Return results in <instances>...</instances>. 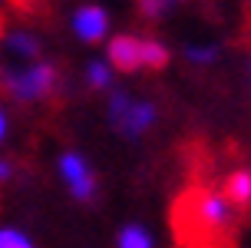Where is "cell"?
Here are the masks:
<instances>
[{"label": "cell", "mask_w": 251, "mask_h": 248, "mask_svg": "<svg viewBox=\"0 0 251 248\" xmlns=\"http://www.w3.org/2000/svg\"><path fill=\"white\" fill-rule=\"evenodd\" d=\"M139 56H142V70H165L169 60H172V50L165 47L162 40L155 37H142V47H139Z\"/></svg>", "instance_id": "cell-9"}, {"label": "cell", "mask_w": 251, "mask_h": 248, "mask_svg": "<svg viewBox=\"0 0 251 248\" xmlns=\"http://www.w3.org/2000/svg\"><path fill=\"white\" fill-rule=\"evenodd\" d=\"M231 215H235V209L228 205V198L222 192H208V189L195 192L192 219H195L199 228H205V232H225L231 225Z\"/></svg>", "instance_id": "cell-4"}, {"label": "cell", "mask_w": 251, "mask_h": 248, "mask_svg": "<svg viewBox=\"0 0 251 248\" xmlns=\"http://www.w3.org/2000/svg\"><path fill=\"white\" fill-rule=\"evenodd\" d=\"M56 172H60V182L66 186V192H70L76 202H89V198L96 195V189H100V175L93 169V162H89L83 152H76V149L60 152Z\"/></svg>", "instance_id": "cell-3"}, {"label": "cell", "mask_w": 251, "mask_h": 248, "mask_svg": "<svg viewBox=\"0 0 251 248\" xmlns=\"http://www.w3.org/2000/svg\"><path fill=\"white\" fill-rule=\"evenodd\" d=\"M70 27L83 43H100V40L109 37V10L100 7V3H83V7L73 10Z\"/></svg>", "instance_id": "cell-5"}, {"label": "cell", "mask_w": 251, "mask_h": 248, "mask_svg": "<svg viewBox=\"0 0 251 248\" xmlns=\"http://www.w3.org/2000/svg\"><path fill=\"white\" fill-rule=\"evenodd\" d=\"M0 248H37V242L17 225H0Z\"/></svg>", "instance_id": "cell-13"}, {"label": "cell", "mask_w": 251, "mask_h": 248, "mask_svg": "<svg viewBox=\"0 0 251 248\" xmlns=\"http://www.w3.org/2000/svg\"><path fill=\"white\" fill-rule=\"evenodd\" d=\"M139 47H142V37H136V33L109 37V43H106V63H109V70L113 73H139L142 70Z\"/></svg>", "instance_id": "cell-6"}, {"label": "cell", "mask_w": 251, "mask_h": 248, "mask_svg": "<svg viewBox=\"0 0 251 248\" xmlns=\"http://www.w3.org/2000/svg\"><path fill=\"white\" fill-rule=\"evenodd\" d=\"M222 195L228 198L231 209H245V205H251V172L248 169H238V172L228 175Z\"/></svg>", "instance_id": "cell-7"}, {"label": "cell", "mask_w": 251, "mask_h": 248, "mask_svg": "<svg viewBox=\"0 0 251 248\" xmlns=\"http://www.w3.org/2000/svg\"><path fill=\"white\" fill-rule=\"evenodd\" d=\"M7 53L17 56V60H26V63H37L40 60V40L26 30H13L7 37Z\"/></svg>", "instance_id": "cell-8"}, {"label": "cell", "mask_w": 251, "mask_h": 248, "mask_svg": "<svg viewBox=\"0 0 251 248\" xmlns=\"http://www.w3.org/2000/svg\"><path fill=\"white\" fill-rule=\"evenodd\" d=\"M7 133H10V116H7V110L0 106V142L7 139Z\"/></svg>", "instance_id": "cell-15"}, {"label": "cell", "mask_w": 251, "mask_h": 248, "mask_svg": "<svg viewBox=\"0 0 251 248\" xmlns=\"http://www.w3.org/2000/svg\"><path fill=\"white\" fill-rule=\"evenodd\" d=\"M185 60L195 66H212V63H218V47L215 43H188Z\"/></svg>", "instance_id": "cell-12"}, {"label": "cell", "mask_w": 251, "mask_h": 248, "mask_svg": "<svg viewBox=\"0 0 251 248\" xmlns=\"http://www.w3.org/2000/svg\"><path fill=\"white\" fill-rule=\"evenodd\" d=\"M106 112H109V126L126 139L146 136L152 126H155V103H149V99H132L123 89H113L109 93Z\"/></svg>", "instance_id": "cell-2"}, {"label": "cell", "mask_w": 251, "mask_h": 248, "mask_svg": "<svg viewBox=\"0 0 251 248\" xmlns=\"http://www.w3.org/2000/svg\"><path fill=\"white\" fill-rule=\"evenodd\" d=\"M142 13H146V17H159V13H162V3H142Z\"/></svg>", "instance_id": "cell-16"}, {"label": "cell", "mask_w": 251, "mask_h": 248, "mask_svg": "<svg viewBox=\"0 0 251 248\" xmlns=\"http://www.w3.org/2000/svg\"><path fill=\"white\" fill-rule=\"evenodd\" d=\"M116 248H155V238L146 225L139 222H129L119 228V235H116Z\"/></svg>", "instance_id": "cell-10"}, {"label": "cell", "mask_w": 251, "mask_h": 248, "mask_svg": "<svg viewBox=\"0 0 251 248\" xmlns=\"http://www.w3.org/2000/svg\"><path fill=\"white\" fill-rule=\"evenodd\" d=\"M113 80H116V73L109 70V63H106V60H89L86 63V83H89V89H113Z\"/></svg>", "instance_id": "cell-11"}, {"label": "cell", "mask_w": 251, "mask_h": 248, "mask_svg": "<svg viewBox=\"0 0 251 248\" xmlns=\"http://www.w3.org/2000/svg\"><path fill=\"white\" fill-rule=\"evenodd\" d=\"M0 83L7 89V96L13 103H43L50 99L60 86V70L56 63L50 60H37V63H26L20 70H3L0 73Z\"/></svg>", "instance_id": "cell-1"}, {"label": "cell", "mask_w": 251, "mask_h": 248, "mask_svg": "<svg viewBox=\"0 0 251 248\" xmlns=\"http://www.w3.org/2000/svg\"><path fill=\"white\" fill-rule=\"evenodd\" d=\"M248 76H251V63H248Z\"/></svg>", "instance_id": "cell-17"}, {"label": "cell", "mask_w": 251, "mask_h": 248, "mask_svg": "<svg viewBox=\"0 0 251 248\" xmlns=\"http://www.w3.org/2000/svg\"><path fill=\"white\" fill-rule=\"evenodd\" d=\"M13 175H17V169H13V162L10 159H0V186H7Z\"/></svg>", "instance_id": "cell-14"}]
</instances>
